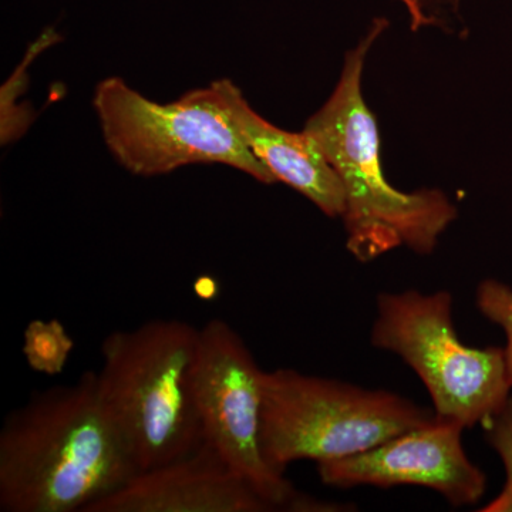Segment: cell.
<instances>
[{
	"mask_svg": "<svg viewBox=\"0 0 512 512\" xmlns=\"http://www.w3.org/2000/svg\"><path fill=\"white\" fill-rule=\"evenodd\" d=\"M485 439L497 451L505 468L503 491L480 512H512V394L504 406L483 424Z\"/></svg>",
	"mask_w": 512,
	"mask_h": 512,
	"instance_id": "7c38bea8",
	"label": "cell"
},
{
	"mask_svg": "<svg viewBox=\"0 0 512 512\" xmlns=\"http://www.w3.org/2000/svg\"><path fill=\"white\" fill-rule=\"evenodd\" d=\"M476 302L478 311L504 330L505 356L512 382V288L497 279H484L478 285Z\"/></svg>",
	"mask_w": 512,
	"mask_h": 512,
	"instance_id": "4fadbf2b",
	"label": "cell"
},
{
	"mask_svg": "<svg viewBox=\"0 0 512 512\" xmlns=\"http://www.w3.org/2000/svg\"><path fill=\"white\" fill-rule=\"evenodd\" d=\"M403 2L410 3L412 0H403Z\"/></svg>",
	"mask_w": 512,
	"mask_h": 512,
	"instance_id": "5bb4252c",
	"label": "cell"
},
{
	"mask_svg": "<svg viewBox=\"0 0 512 512\" xmlns=\"http://www.w3.org/2000/svg\"><path fill=\"white\" fill-rule=\"evenodd\" d=\"M433 419L412 400L386 390L295 369L264 372L262 379V453L279 474L299 460L318 464L355 456Z\"/></svg>",
	"mask_w": 512,
	"mask_h": 512,
	"instance_id": "277c9868",
	"label": "cell"
},
{
	"mask_svg": "<svg viewBox=\"0 0 512 512\" xmlns=\"http://www.w3.org/2000/svg\"><path fill=\"white\" fill-rule=\"evenodd\" d=\"M217 84L249 150L274 175L276 183L281 181L301 192L328 217H343L346 198L342 181L318 143L305 130L291 133L266 121L229 80Z\"/></svg>",
	"mask_w": 512,
	"mask_h": 512,
	"instance_id": "30bf717a",
	"label": "cell"
},
{
	"mask_svg": "<svg viewBox=\"0 0 512 512\" xmlns=\"http://www.w3.org/2000/svg\"><path fill=\"white\" fill-rule=\"evenodd\" d=\"M386 26V20H376L350 50L332 96L303 128L342 181L348 249L362 262L399 247L429 255L457 217L456 205L443 192L399 191L384 177L379 130L363 97L362 76L367 53Z\"/></svg>",
	"mask_w": 512,
	"mask_h": 512,
	"instance_id": "7a4b0ae2",
	"label": "cell"
},
{
	"mask_svg": "<svg viewBox=\"0 0 512 512\" xmlns=\"http://www.w3.org/2000/svg\"><path fill=\"white\" fill-rule=\"evenodd\" d=\"M138 473L97 390V372L33 393L0 429V511L86 512Z\"/></svg>",
	"mask_w": 512,
	"mask_h": 512,
	"instance_id": "6da1fadb",
	"label": "cell"
},
{
	"mask_svg": "<svg viewBox=\"0 0 512 512\" xmlns=\"http://www.w3.org/2000/svg\"><path fill=\"white\" fill-rule=\"evenodd\" d=\"M73 349L74 340L60 320L33 319L23 332V356L30 369L40 375H60Z\"/></svg>",
	"mask_w": 512,
	"mask_h": 512,
	"instance_id": "8fae6325",
	"label": "cell"
},
{
	"mask_svg": "<svg viewBox=\"0 0 512 512\" xmlns=\"http://www.w3.org/2000/svg\"><path fill=\"white\" fill-rule=\"evenodd\" d=\"M198 336L184 320L154 319L101 343L100 402L138 471L187 456L204 441L192 389Z\"/></svg>",
	"mask_w": 512,
	"mask_h": 512,
	"instance_id": "3957f363",
	"label": "cell"
},
{
	"mask_svg": "<svg viewBox=\"0 0 512 512\" xmlns=\"http://www.w3.org/2000/svg\"><path fill=\"white\" fill-rule=\"evenodd\" d=\"M93 107L104 143L127 171L153 177L192 164H222L262 184H275L225 106L217 82L157 103L120 77L97 84Z\"/></svg>",
	"mask_w": 512,
	"mask_h": 512,
	"instance_id": "5b68a950",
	"label": "cell"
},
{
	"mask_svg": "<svg viewBox=\"0 0 512 512\" xmlns=\"http://www.w3.org/2000/svg\"><path fill=\"white\" fill-rule=\"evenodd\" d=\"M370 342L402 357L426 386L434 414L464 429L484 424L511 396L505 349L461 342L448 291L380 293Z\"/></svg>",
	"mask_w": 512,
	"mask_h": 512,
	"instance_id": "8992f818",
	"label": "cell"
},
{
	"mask_svg": "<svg viewBox=\"0 0 512 512\" xmlns=\"http://www.w3.org/2000/svg\"><path fill=\"white\" fill-rule=\"evenodd\" d=\"M245 478L202 441L187 456L138 471L86 512H272Z\"/></svg>",
	"mask_w": 512,
	"mask_h": 512,
	"instance_id": "9c48e42d",
	"label": "cell"
},
{
	"mask_svg": "<svg viewBox=\"0 0 512 512\" xmlns=\"http://www.w3.org/2000/svg\"><path fill=\"white\" fill-rule=\"evenodd\" d=\"M464 427L434 419L363 453L318 463L323 484L350 488L419 485L443 495L453 507L474 505L487 490V477L464 450Z\"/></svg>",
	"mask_w": 512,
	"mask_h": 512,
	"instance_id": "ba28073f",
	"label": "cell"
},
{
	"mask_svg": "<svg viewBox=\"0 0 512 512\" xmlns=\"http://www.w3.org/2000/svg\"><path fill=\"white\" fill-rule=\"evenodd\" d=\"M262 379L264 370L228 322L211 319L200 328L192 389L205 443L275 511H339L340 505L299 493L266 463L261 446Z\"/></svg>",
	"mask_w": 512,
	"mask_h": 512,
	"instance_id": "52a82bcc",
	"label": "cell"
}]
</instances>
